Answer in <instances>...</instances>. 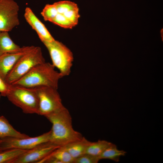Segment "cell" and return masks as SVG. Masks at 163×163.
<instances>
[{"mask_svg": "<svg viewBox=\"0 0 163 163\" xmlns=\"http://www.w3.org/2000/svg\"><path fill=\"white\" fill-rule=\"evenodd\" d=\"M45 117L52 124L49 141L52 143L60 147L83 138L73 129L71 115L65 107Z\"/></svg>", "mask_w": 163, "mask_h": 163, "instance_id": "1", "label": "cell"}, {"mask_svg": "<svg viewBox=\"0 0 163 163\" xmlns=\"http://www.w3.org/2000/svg\"><path fill=\"white\" fill-rule=\"evenodd\" d=\"M55 68L49 62L39 64L12 84L30 88L46 86L57 89L59 80L62 77Z\"/></svg>", "mask_w": 163, "mask_h": 163, "instance_id": "2", "label": "cell"}, {"mask_svg": "<svg viewBox=\"0 0 163 163\" xmlns=\"http://www.w3.org/2000/svg\"><path fill=\"white\" fill-rule=\"evenodd\" d=\"M6 97L26 114H38V100L33 88L11 84Z\"/></svg>", "mask_w": 163, "mask_h": 163, "instance_id": "3", "label": "cell"}, {"mask_svg": "<svg viewBox=\"0 0 163 163\" xmlns=\"http://www.w3.org/2000/svg\"><path fill=\"white\" fill-rule=\"evenodd\" d=\"M45 62L41 48L34 46L17 61L7 75L5 81L8 84H12L34 66Z\"/></svg>", "mask_w": 163, "mask_h": 163, "instance_id": "4", "label": "cell"}, {"mask_svg": "<svg viewBox=\"0 0 163 163\" xmlns=\"http://www.w3.org/2000/svg\"><path fill=\"white\" fill-rule=\"evenodd\" d=\"M43 43L49 51L52 64L59 70L62 77L69 75L74 59L71 50L63 43L55 40Z\"/></svg>", "mask_w": 163, "mask_h": 163, "instance_id": "5", "label": "cell"}, {"mask_svg": "<svg viewBox=\"0 0 163 163\" xmlns=\"http://www.w3.org/2000/svg\"><path fill=\"white\" fill-rule=\"evenodd\" d=\"M33 88L38 98V114L46 117L64 107L57 89L46 86Z\"/></svg>", "mask_w": 163, "mask_h": 163, "instance_id": "6", "label": "cell"}, {"mask_svg": "<svg viewBox=\"0 0 163 163\" xmlns=\"http://www.w3.org/2000/svg\"><path fill=\"white\" fill-rule=\"evenodd\" d=\"M19 6L13 0H0V31H11L20 24Z\"/></svg>", "mask_w": 163, "mask_h": 163, "instance_id": "7", "label": "cell"}, {"mask_svg": "<svg viewBox=\"0 0 163 163\" xmlns=\"http://www.w3.org/2000/svg\"><path fill=\"white\" fill-rule=\"evenodd\" d=\"M51 131L35 137H7L0 139V151L13 149L29 150L40 143L49 141Z\"/></svg>", "mask_w": 163, "mask_h": 163, "instance_id": "8", "label": "cell"}, {"mask_svg": "<svg viewBox=\"0 0 163 163\" xmlns=\"http://www.w3.org/2000/svg\"><path fill=\"white\" fill-rule=\"evenodd\" d=\"M59 147L50 141L40 143L28 150L11 163H38Z\"/></svg>", "mask_w": 163, "mask_h": 163, "instance_id": "9", "label": "cell"}, {"mask_svg": "<svg viewBox=\"0 0 163 163\" xmlns=\"http://www.w3.org/2000/svg\"><path fill=\"white\" fill-rule=\"evenodd\" d=\"M24 17L27 22L37 33L42 42H51L55 40L30 8L27 7L25 8Z\"/></svg>", "mask_w": 163, "mask_h": 163, "instance_id": "10", "label": "cell"}, {"mask_svg": "<svg viewBox=\"0 0 163 163\" xmlns=\"http://www.w3.org/2000/svg\"><path fill=\"white\" fill-rule=\"evenodd\" d=\"M34 46H25L22 51L14 53H8L0 56V78L5 81L8 74L16 62L23 55L31 50Z\"/></svg>", "mask_w": 163, "mask_h": 163, "instance_id": "11", "label": "cell"}, {"mask_svg": "<svg viewBox=\"0 0 163 163\" xmlns=\"http://www.w3.org/2000/svg\"><path fill=\"white\" fill-rule=\"evenodd\" d=\"M74 159L66 150L60 147L39 161V163H74Z\"/></svg>", "mask_w": 163, "mask_h": 163, "instance_id": "12", "label": "cell"}, {"mask_svg": "<svg viewBox=\"0 0 163 163\" xmlns=\"http://www.w3.org/2000/svg\"><path fill=\"white\" fill-rule=\"evenodd\" d=\"M25 46L20 47L16 44L11 38L8 32L0 31V56L19 52Z\"/></svg>", "mask_w": 163, "mask_h": 163, "instance_id": "13", "label": "cell"}, {"mask_svg": "<svg viewBox=\"0 0 163 163\" xmlns=\"http://www.w3.org/2000/svg\"><path fill=\"white\" fill-rule=\"evenodd\" d=\"M91 142L83 137L81 140L61 147L67 151L75 159L85 154L87 149Z\"/></svg>", "mask_w": 163, "mask_h": 163, "instance_id": "14", "label": "cell"}, {"mask_svg": "<svg viewBox=\"0 0 163 163\" xmlns=\"http://www.w3.org/2000/svg\"><path fill=\"white\" fill-rule=\"evenodd\" d=\"M29 137L17 131L5 117L0 116V139L7 137L25 138Z\"/></svg>", "mask_w": 163, "mask_h": 163, "instance_id": "15", "label": "cell"}, {"mask_svg": "<svg viewBox=\"0 0 163 163\" xmlns=\"http://www.w3.org/2000/svg\"><path fill=\"white\" fill-rule=\"evenodd\" d=\"M126 152L123 150H119L116 145L112 143L104 151L99 157L100 160L108 159L115 162L119 161L120 158L124 156Z\"/></svg>", "mask_w": 163, "mask_h": 163, "instance_id": "16", "label": "cell"}, {"mask_svg": "<svg viewBox=\"0 0 163 163\" xmlns=\"http://www.w3.org/2000/svg\"><path fill=\"white\" fill-rule=\"evenodd\" d=\"M111 142L105 140H99L91 142L88 147L85 153L99 157Z\"/></svg>", "mask_w": 163, "mask_h": 163, "instance_id": "17", "label": "cell"}, {"mask_svg": "<svg viewBox=\"0 0 163 163\" xmlns=\"http://www.w3.org/2000/svg\"><path fill=\"white\" fill-rule=\"evenodd\" d=\"M27 150L13 149L2 151L0 152V163H11Z\"/></svg>", "mask_w": 163, "mask_h": 163, "instance_id": "18", "label": "cell"}, {"mask_svg": "<svg viewBox=\"0 0 163 163\" xmlns=\"http://www.w3.org/2000/svg\"><path fill=\"white\" fill-rule=\"evenodd\" d=\"M58 13L57 8L53 4H47L42 10L41 14L45 21L51 22Z\"/></svg>", "mask_w": 163, "mask_h": 163, "instance_id": "19", "label": "cell"}, {"mask_svg": "<svg viewBox=\"0 0 163 163\" xmlns=\"http://www.w3.org/2000/svg\"><path fill=\"white\" fill-rule=\"evenodd\" d=\"M56 7L58 13L63 14L70 10L78 8L77 4L69 1H61L53 3Z\"/></svg>", "mask_w": 163, "mask_h": 163, "instance_id": "20", "label": "cell"}, {"mask_svg": "<svg viewBox=\"0 0 163 163\" xmlns=\"http://www.w3.org/2000/svg\"><path fill=\"white\" fill-rule=\"evenodd\" d=\"M51 22L65 28H72L75 25L62 14L58 13Z\"/></svg>", "mask_w": 163, "mask_h": 163, "instance_id": "21", "label": "cell"}, {"mask_svg": "<svg viewBox=\"0 0 163 163\" xmlns=\"http://www.w3.org/2000/svg\"><path fill=\"white\" fill-rule=\"evenodd\" d=\"M100 160L99 157L85 153L75 159L74 163H97Z\"/></svg>", "mask_w": 163, "mask_h": 163, "instance_id": "22", "label": "cell"}, {"mask_svg": "<svg viewBox=\"0 0 163 163\" xmlns=\"http://www.w3.org/2000/svg\"><path fill=\"white\" fill-rule=\"evenodd\" d=\"M79 11V8L78 7L69 11L63 14L68 20L75 26L78 23V19L80 16Z\"/></svg>", "mask_w": 163, "mask_h": 163, "instance_id": "23", "label": "cell"}, {"mask_svg": "<svg viewBox=\"0 0 163 163\" xmlns=\"http://www.w3.org/2000/svg\"><path fill=\"white\" fill-rule=\"evenodd\" d=\"M10 85L0 78V94L1 96L6 97L9 91Z\"/></svg>", "mask_w": 163, "mask_h": 163, "instance_id": "24", "label": "cell"}, {"mask_svg": "<svg viewBox=\"0 0 163 163\" xmlns=\"http://www.w3.org/2000/svg\"><path fill=\"white\" fill-rule=\"evenodd\" d=\"M1 96V94H0V100Z\"/></svg>", "mask_w": 163, "mask_h": 163, "instance_id": "25", "label": "cell"}, {"mask_svg": "<svg viewBox=\"0 0 163 163\" xmlns=\"http://www.w3.org/2000/svg\"><path fill=\"white\" fill-rule=\"evenodd\" d=\"M1 152V151H0V152Z\"/></svg>", "mask_w": 163, "mask_h": 163, "instance_id": "26", "label": "cell"}]
</instances>
